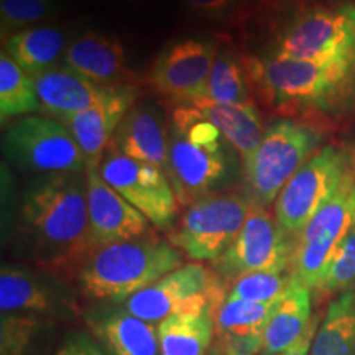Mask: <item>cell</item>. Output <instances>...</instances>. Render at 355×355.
<instances>
[{
  "label": "cell",
  "instance_id": "cell-26",
  "mask_svg": "<svg viewBox=\"0 0 355 355\" xmlns=\"http://www.w3.org/2000/svg\"><path fill=\"white\" fill-rule=\"evenodd\" d=\"M2 46V51L30 76L56 66V61L61 56L64 58L68 50L64 33L50 25H33L20 30L3 42Z\"/></svg>",
  "mask_w": 355,
  "mask_h": 355
},
{
  "label": "cell",
  "instance_id": "cell-6",
  "mask_svg": "<svg viewBox=\"0 0 355 355\" xmlns=\"http://www.w3.org/2000/svg\"><path fill=\"white\" fill-rule=\"evenodd\" d=\"M324 130L295 119H277L265 128L263 140L243 163L245 194L268 209L295 173L322 148Z\"/></svg>",
  "mask_w": 355,
  "mask_h": 355
},
{
  "label": "cell",
  "instance_id": "cell-32",
  "mask_svg": "<svg viewBox=\"0 0 355 355\" xmlns=\"http://www.w3.org/2000/svg\"><path fill=\"white\" fill-rule=\"evenodd\" d=\"M53 0H0V35L2 43L20 30L46 19L53 10Z\"/></svg>",
  "mask_w": 355,
  "mask_h": 355
},
{
  "label": "cell",
  "instance_id": "cell-12",
  "mask_svg": "<svg viewBox=\"0 0 355 355\" xmlns=\"http://www.w3.org/2000/svg\"><path fill=\"white\" fill-rule=\"evenodd\" d=\"M355 170L319 207L296 239L291 263L293 283L314 291L336 247L354 225Z\"/></svg>",
  "mask_w": 355,
  "mask_h": 355
},
{
  "label": "cell",
  "instance_id": "cell-29",
  "mask_svg": "<svg viewBox=\"0 0 355 355\" xmlns=\"http://www.w3.org/2000/svg\"><path fill=\"white\" fill-rule=\"evenodd\" d=\"M248 81L247 71L230 53L224 51L216 56L212 64L206 94L201 99L217 102V104H243L248 102Z\"/></svg>",
  "mask_w": 355,
  "mask_h": 355
},
{
  "label": "cell",
  "instance_id": "cell-7",
  "mask_svg": "<svg viewBox=\"0 0 355 355\" xmlns=\"http://www.w3.org/2000/svg\"><path fill=\"white\" fill-rule=\"evenodd\" d=\"M252 207L245 193H211L198 199L168 234V241L194 261H214L241 234Z\"/></svg>",
  "mask_w": 355,
  "mask_h": 355
},
{
  "label": "cell",
  "instance_id": "cell-5",
  "mask_svg": "<svg viewBox=\"0 0 355 355\" xmlns=\"http://www.w3.org/2000/svg\"><path fill=\"white\" fill-rule=\"evenodd\" d=\"M268 56L309 63L355 56V2H303L278 30Z\"/></svg>",
  "mask_w": 355,
  "mask_h": 355
},
{
  "label": "cell",
  "instance_id": "cell-15",
  "mask_svg": "<svg viewBox=\"0 0 355 355\" xmlns=\"http://www.w3.org/2000/svg\"><path fill=\"white\" fill-rule=\"evenodd\" d=\"M89 225L94 247L125 242L150 232V220L101 176L99 166H86Z\"/></svg>",
  "mask_w": 355,
  "mask_h": 355
},
{
  "label": "cell",
  "instance_id": "cell-18",
  "mask_svg": "<svg viewBox=\"0 0 355 355\" xmlns=\"http://www.w3.org/2000/svg\"><path fill=\"white\" fill-rule=\"evenodd\" d=\"M87 322L110 355H162L157 326L127 309L97 311Z\"/></svg>",
  "mask_w": 355,
  "mask_h": 355
},
{
  "label": "cell",
  "instance_id": "cell-4",
  "mask_svg": "<svg viewBox=\"0 0 355 355\" xmlns=\"http://www.w3.org/2000/svg\"><path fill=\"white\" fill-rule=\"evenodd\" d=\"M230 146L219 128L194 107L178 105L173 110L166 176L180 206H191L227 181L234 163Z\"/></svg>",
  "mask_w": 355,
  "mask_h": 355
},
{
  "label": "cell",
  "instance_id": "cell-41",
  "mask_svg": "<svg viewBox=\"0 0 355 355\" xmlns=\"http://www.w3.org/2000/svg\"><path fill=\"white\" fill-rule=\"evenodd\" d=\"M354 225H355V188H354Z\"/></svg>",
  "mask_w": 355,
  "mask_h": 355
},
{
  "label": "cell",
  "instance_id": "cell-8",
  "mask_svg": "<svg viewBox=\"0 0 355 355\" xmlns=\"http://www.w3.org/2000/svg\"><path fill=\"white\" fill-rule=\"evenodd\" d=\"M355 170V150L343 145H324L282 189L275 206L278 224L298 239L308 222Z\"/></svg>",
  "mask_w": 355,
  "mask_h": 355
},
{
  "label": "cell",
  "instance_id": "cell-35",
  "mask_svg": "<svg viewBox=\"0 0 355 355\" xmlns=\"http://www.w3.org/2000/svg\"><path fill=\"white\" fill-rule=\"evenodd\" d=\"M55 355H110L104 347H101L92 337L86 334H73L61 344Z\"/></svg>",
  "mask_w": 355,
  "mask_h": 355
},
{
  "label": "cell",
  "instance_id": "cell-16",
  "mask_svg": "<svg viewBox=\"0 0 355 355\" xmlns=\"http://www.w3.org/2000/svg\"><path fill=\"white\" fill-rule=\"evenodd\" d=\"M137 96L139 91L132 84L112 86L94 105L61 121L81 146L87 165H101L119 125L135 105Z\"/></svg>",
  "mask_w": 355,
  "mask_h": 355
},
{
  "label": "cell",
  "instance_id": "cell-24",
  "mask_svg": "<svg viewBox=\"0 0 355 355\" xmlns=\"http://www.w3.org/2000/svg\"><path fill=\"white\" fill-rule=\"evenodd\" d=\"M278 301L252 303V301L229 300L214 311L216 334L220 344H234L248 352L261 354V337L270 314Z\"/></svg>",
  "mask_w": 355,
  "mask_h": 355
},
{
  "label": "cell",
  "instance_id": "cell-38",
  "mask_svg": "<svg viewBox=\"0 0 355 355\" xmlns=\"http://www.w3.org/2000/svg\"><path fill=\"white\" fill-rule=\"evenodd\" d=\"M207 355H225L224 354V347H222V345L217 343V344L212 345V349L209 350V354H207Z\"/></svg>",
  "mask_w": 355,
  "mask_h": 355
},
{
  "label": "cell",
  "instance_id": "cell-37",
  "mask_svg": "<svg viewBox=\"0 0 355 355\" xmlns=\"http://www.w3.org/2000/svg\"><path fill=\"white\" fill-rule=\"evenodd\" d=\"M220 345L224 347L225 355H257L254 352H248V350L242 349V347H237V345H234V344H220Z\"/></svg>",
  "mask_w": 355,
  "mask_h": 355
},
{
  "label": "cell",
  "instance_id": "cell-13",
  "mask_svg": "<svg viewBox=\"0 0 355 355\" xmlns=\"http://www.w3.org/2000/svg\"><path fill=\"white\" fill-rule=\"evenodd\" d=\"M99 173L105 183L140 211L150 224L162 230L175 227L180 204L165 171L125 157L110 144L99 165Z\"/></svg>",
  "mask_w": 355,
  "mask_h": 355
},
{
  "label": "cell",
  "instance_id": "cell-36",
  "mask_svg": "<svg viewBox=\"0 0 355 355\" xmlns=\"http://www.w3.org/2000/svg\"><path fill=\"white\" fill-rule=\"evenodd\" d=\"M318 327H319V321L318 318H314L313 322H311L309 329L306 331V334L303 337H301V340H298V343L293 345L291 349H288L286 352L279 355H311V347H313V340H314V336H316Z\"/></svg>",
  "mask_w": 355,
  "mask_h": 355
},
{
  "label": "cell",
  "instance_id": "cell-27",
  "mask_svg": "<svg viewBox=\"0 0 355 355\" xmlns=\"http://www.w3.org/2000/svg\"><path fill=\"white\" fill-rule=\"evenodd\" d=\"M311 355H355V288L327 304Z\"/></svg>",
  "mask_w": 355,
  "mask_h": 355
},
{
  "label": "cell",
  "instance_id": "cell-23",
  "mask_svg": "<svg viewBox=\"0 0 355 355\" xmlns=\"http://www.w3.org/2000/svg\"><path fill=\"white\" fill-rule=\"evenodd\" d=\"M58 298L46 279L30 270L3 265L0 272V311L2 314H26L44 318L55 313Z\"/></svg>",
  "mask_w": 355,
  "mask_h": 355
},
{
  "label": "cell",
  "instance_id": "cell-1",
  "mask_svg": "<svg viewBox=\"0 0 355 355\" xmlns=\"http://www.w3.org/2000/svg\"><path fill=\"white\" fill-rule=\"evenodd\" d=\"M19 241L26 259L43 272L78 275L96 250L86 173L43 176L28 184L19 204Z\"/></svg>",
  "mask_w": 355,
  "mask_h": 355
},
{
  "label": "cell",
  "instance_id": "cell-20",
  "mask_svg": "<svg viewBox=\"0 0 355 355\" xmlns=\"http://www.w3.org/2000/svg\"><path fill=\"white\" fill-rule=\"evenodd\" d=\"M311 313V290L291 283L266 321L261 337V355H279L301 340L314 319Z\"/></svg>",
  "mask_w": 355,
  "mask_h": 355
},
{
  "label": "cell",
  "instance_id": "cell-39",
  "mask_svg": "<svg viewBox=\"0 0 355 355\" xmlns=\"http://www.w3.org/2000/svg\"><path fill=\"white\" fill-rule=\"evenodd\" d=\"M265 3H270V2H286V0H263ZM301 2H322V3H326V2H331V0H301Z\"/></svg>",
  "mask_w": 355,
  "mask_h": 355
},
{
  "label": "cell",
  "instance_id": "cell-17",
  "mask_svg": "<svg viewBox=\"0 0 355 355\" xmlns=\"http://www.w3.org/2000/svg\"><path fill=\"white\" fill-rule=\"evenodd\" d=\"M64 66L102 87L125 86L133 79L125 48L112 35L86 32L74 38L66 50Z\"/></svg>",
  "mask_w": 355,
  "mask_h": 355
},
{
  "label": "cell",
  "instance_id": "cell-11",
  "mask_svg": "<svg viewBox=\"0 0 355 355\" xmlns=\"http://www.w3.org/2000/svg\"><path fill=\"white\" fill-rule=\"evenodd\" d=\"M225 295L227 288L214 270L201 263H186L123 301L122 308L157 326L173 314L191 313L209 306L217 309Z\"/></svg>",
  "mask_w": 355,
  "mask_h": 355
},
{
  "label": "cell",
  "instance_id": "cell-9",
  "mask_svg": "<svg viewBox=\"0 0 355 355\" xmlns=\"http://www.w3.org/2000/svg\"><path fill=\"white\" fill-rule=\"evenodd\" d=\"M296 237L278 224L275 214L252 202L245 224L227 250L212 261L225 286L255 272H291Z\"/></svg>",
  "mask_w": 355,
  "mask_h": 355
},
{
  "label": "cell",
  "instance_id": "cell-33",
  "mask_svg": "<svg viewBox=\"0 0 355 355\" xmlns=\"http://www.w3.org/2000/svg\"><path fill=\"white\" fill-rule=\"evenodd\" d=\"M42 319L26 314H2L0 319V352L2 355H24L33 340Z\"/></svg>",
  "mask_w": 355,
  "mask_h": 355
},
{
  "label": "cell",
  "instance_id": "cell-14",
  "mask_svg": "<svg viewBox=\"0 0 355 355\" xmlns=\"http://www.w3.org/2000/svg\"><path fill=\"white\" fill-rule=\"evenodd\" d=\"M216 56L217 48L209 40H178L157 56L150 69V84L178 105L201 99L206 94Z\"/></svg>",
  "mask_w": 355,
  "mask_h": 355
},
{
  "label": "cell",
  "instance_id": "cell-25",
  "mask_svg": "<svg viewBox=\"0 0 355 355\" xmlns=\"http://www.w3.org/2000/svg\"><path fill=\"white\" fill-rule=\"evenodd\" d=\"M216 308L173 314L157 324L162 355H207L216 334Z\"/></svg>",
  "mask_w": 355,
  "mask_h": 355
},
{
  "label": "cell",
  "instance_id": "cell-10",
  "mask_svg": "<svg viewBox=\"0 0 355 355\" xmlns=\"http://www.w3.org/2000/svg\"><path fill=\"white\" fill-rule=\"evenodd\" d=\"M3 152L24 170L53 175H84L86 157L64 123L26 115L3 135Z\"/></svg>",
  "mask_w": 355,
  "mask_h": 355
},
{
  "label": "cell",
  "instance_id": "cell-30",
  "mask_svg": "<svg viewBox=\"0 0 355 355\" xmlns=\"http://www.w3.org/2000/svg\"><path fill=\"white\" fill-rule=\"evenodd\" d=\"M355 288V225L336 247L314 291L324 296H339Z\"/></svg>",
  "mask_w": 355,
  "mask_h": 355
},
{
  "label": "cell",
  "instance_id": "cell-34",
  "mask_svg": "<svg viewBox=\"0 0 355 355\" xmlns=\"http://www.w3.org/2000/svg\"><path fill=\"white\" fill-rule=\"evenodd\" d=\"M184 8L204 20H224L239 10L243 0H181Z\"/></svg>",
  "mask_w": 355,
  "mask_h": 355
},
{
  "label": "cell",
  "instance_id": "cell-40",
  "mask_svg": "<svg viewBox=\"0 0 355 355\" xmlns=\"http://www.w3.org/2000/svg\"><path fill=\"white\" fill-rule=\"evenodd\" d=\"M121 2H128V3H137V2H141V0H121Z\"/></svg>",
  "mask_w": 355,
  "mask_h": 355
},
{
  "label": "cell",
  "instance_id": "cell-22",
  "mask_svg": "<svg viewBox=\"0 0 355 355\" xmlns=\"http://www.w3.org/2000/svg\"><path fill=\"white\" fill-rule=\"evenodd\" d=\"M204 119L219 128L224 139L247 162L263 140V121L257 105L252 101L243 104H217L206 99H196L189 104Z\"/></svg>",
  "mask_w": 355,
  "mask_h": 355
},
{
  "label": "cell",
  "instance_id": "cell-2",
  "mask_svg": "<svg viewBox=\"0 0 355 355\" xmlns=\"http://www.w3.org/2000/svg\"><path fill=\"white\" fill-rule=\"evenodd\" d=\"M250 86L268 107L319 128L355 121V56L329 63L247 58Z\"/></svg>",
  "mask_w": 355,
  "mask_h": 355
},
{
  "label": "cell",
  "instance_id": "cell-21",
  "mask_svg": "<svg viewBox=\"0 0 355 355\" xmlns=\"http://www.w3.org/2000/svg\"><path fill=\"white\" fill-rule=\"evenodd\" d=\"M112 145L125 157L166 173L168 133L152 109L133 105L115 132Z\"/></svg>",
  "mask_w": 355,
  "mask_h": 355
},
{
  "label": "cell",
  "instance_id": "cell-31",
  "mask_svg": "<svg viewBox=\"0 0 355 355\" xmlns=\"http://www.w3.org/2000/svg\"><path fill=\"white\" fill-rule=\"evenodd\" d=\"M291 283V272L248 273L235 279L225 298L252 301V303H273L285 295Z\"/></svg>",
  "mask_w": 355,
  "mask_h": 355
},
{
  "label": "cell",
  "instance_id": "cell-3",
  "mask_svg": "<svg viewBox=\"0 0 355 355\" xmlns=\"http://www.w3.org/2000/svg\"><path fill=\"white\" fill-rule=\"evenodd\" d=\"M183 265L170 241L148 232L139 239L97 247L76 275L86 298L123 303Z\"/></svg>",
  "mask_w": 355,
  "mask_h": 355
},
{
  "label": "cell",
  "instance_id": "cell-19",
  "mask_svg": "<svg viewBox=\"0 0 355 355\" xmlns=\"http://www.w3.org/2000/svg\"><path fill=\"white\" fill-rule=\"evenodd\" d=\"M32 78L43 112L61 121L94 105L109 89L97 86L64 64L53 66Z\"/></svg>",
  "mask_w": 355,
  "mask_h": 355
},
{
  "label": "cell",
  "instance_id": "cell-28",
  "mask_svg": "<svg viewBox=\"0 0 355 355\" xmlns=\"http://www.w3.org/2000/svg\"><path fill=\"white\" fill-rule=\"evenodd\" d=\"M40 102L33 78L20 68L6 51L0 55V121L7 122L20 115L40 112Z\"/></svg>",
  "mask_w": 355,
  "mask_h": 355
}]
</instances>
